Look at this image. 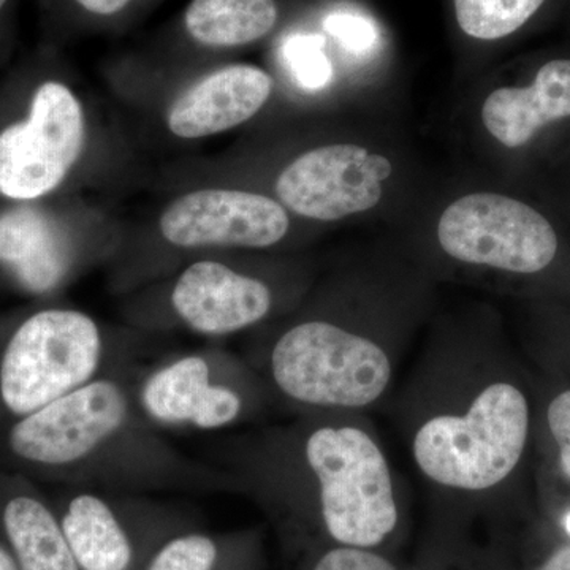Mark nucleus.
<instances>
[{
	"label": "nucleus",
	"instance_id": "17",
	"mask_svg": "<svg viewBox=\"0 0 570 570\" xmlns=\"http://www.w3.org/2000/svg\"><path fill=\"white\" fill-rule=\"evenodd\" d=\"M277 22L276 0H193L184 13L190 39L209 48L245 47Z\"/></svg>",
	"mask_w": 570,
	"mask_h": 570
},
{
	"label": "nucleus",
	"instance_id": "24",
	"mask_svg": "<svg viewBox=\"0 0 570 570\" xmlns=\"http://www.w3.org/2000/svg\"><path fill=\"white\" fill-rule=\"evenodd\" d=\"M134 0H71L77 9L85 11L89 17L112 18L121 13Z\"/></svg>",
	"mask_w": 570,
	"mask_h": 570
},
{
	"label": "nucleus",
	"instance_id": "11",
	"mask_svg": "<svg viewBox=\"0 0 570 570\" xmlns=\"http://www.w3.org/2000/svg\"><path fill=\"white\" fill-rule=\"evenodd\" d=\"M171 306L179 321L198 335L228 336L265 321L273 309V292L258 277L220 262L200 261L179 275Z\"/></svg>",
	"mask_w": 570,
	"mask_h": 570
},
{
	"label": "nucleus",
	"instance_id": "6",
	"mask_svg": "<svg viewBox=\"0 0 570 570\" xmlns=\"http://www.w3.org/2000/svg\"><path fill=\"white\" fill-rule=\"evenodd\" d=\"M269 395L255 371L189 354L154 370L137 387L138 404L156 426L220 430L254 414Z\"/></svg>",
	"mask_w": 570,
	"mask_h": 570
},
{
	"label": "nucleus",
	"instance_id": "5",
	"mask_svg": "<svg viewBox=\"0 0 570 570\" xmlns=\"http://www.w3.org/2000/svg\"><path fill=\"white\" fill-rule=\"evenodd\" d=\"M442 253L460 264L513 275H535L553 264L558 236L531 206L505 195H466L442 213Z\"/></svg>",
	"mask_w": 570,
	"mask_h": 570
},
{
	"label": "nucleus",
	"instance_id": "2",
	"mask_svg": "<svg viewBox=\"0 0 570 570\" xmlns=\"http://www.w3.org/2000/svg\"><path fill=\"white\" fill-rule=\"evenodd\" d=\"M485 340H441L420 354L393 400L409 459L433 498V519L485 524L523 461L531 404Z\"/></svg>",
	"mask_w": 570,
	"mask_h": 570
},
{
	"label": "nucleus",
	"instance_id": "9",
	"mask_svg": "<svg viewBox=\"0 0 570 570\" xmlns=\"http://www.w3.org/2000/svg\"><path fill=\"white\" fill-rule=\"evenodd\" d=\"M58 517L81 570H145L154 551L189 524L164 513L115 504L94 491H78Z\"/></svg>",
	"mask_w": 570,
	"mask_h": 570
},
{
	"label": "nucleus",
	"instance_id": "13",
	"mask_svg": "<svg viewBox=\"0 0 570 570\" xmlns=\"http://www.w3.org/2000/svg\"><path fill=\"white\" fill-rule=\"evenodd\" d=\"M570 118V59L547 62L528 88H501L482 108L487 130L508 148H520L543 126Z\"/></svg>",
	"mask_w": 570,
	"mask_h": 570
},
{
	"label": "nucleus",
	"instance_id": "27",
	"mask_svg": "<svg viewBox=\"0 0 570 570\" xmlns=\"http://www.w3.org/2000/svg\"><path fill=\"white\" fill-rule=\"evenodd\" d=\"M562 524H564V530L570 535V510L566 513L564 520H562Z\"/></svg>",
	"mask_w": 570,
	"mask_h": 570
},
{
	"label": "nucleus",
	"instance_id": "16",
	"mask_svg": "<svg viewBox=\"0 0 570 570\" xmlns=\"http://www.w3.org/2000/svg\"><path fill=\"white\" fill-rule=\"evenodd\" d=\"M2 527L20 570H81L58 517L31 494H14L2 510Z\"/></svg>",
	"mask_w": 570,
	"mask_h": 570
},
{
	"label": "nucleus",
	"instance_id": "8",
	"mask_svg": "<svg viewBox=\"0 0 570 570\" xmlns=\"http://www.w3.org/2000/svg\"><path fill=\"white\" fill-rule=\"evenodd\" d=\"M392 171L387 157L363 146H322L288 165L276 190L292 212L328 223L374 208Z\"/></svg>",
	"mask_w": 570,
	"mask_h": 570
},
{
	"label": "nucleus",
	"instance_id": "22",
	"mask_svg": "<svg viewBox=\"0 0 570 570\" xmlns=\"http://www.w3.org/2000/svg\"><path fill=\"white\" fill-rule=\"evenodd\" d=\"M325 32L352 55H367L379 43L376 24L363 14L335 11L324 20Z\"/></svg>",
	"mask_w": 570,
	"mask_h": 570
},
{
	"label": "nucleus",
	"instance_id": "20",
	"mask_svg": "<svg viewBox=\"0 0 570 570\" xmlns=\"http://www.w3.org/2000/svg\"><path fill=\"white\" fill-rule=\"evenodd\" d=\"M281 58L292 77L307 91H321L333 78V67L325 52V37L296 32L285 37Z\"/></svg>",
	"mask_w": 570,
	"mask_h": 570
},
{
	"label": "nucleus",
	"instance_id": "12",
	"mask_svg": "<svg viewBox=\"0 0 570 570\" xmlns=\"http://www.w3.org/2000/svg\"><path fill=\"white\" fill-rule=\"evenodd\" d=\"M273 80L246 63L224 67L184 92L168 115L176 137L202 138L249 121L269 99Z\"/></svg>",
	"mask_w": 570,
	"mask_h": 570
},
{
	"label": "nucleus",
	"instance_id": "10",
	"mask_svg": "<svg viewBox=\"0 0 570 570\" xmlns=\"http://www.w3.org/2000/svg\"><path fill=\"white\" fill-rule=\"evenodd\" d=\"M283 206L265 195L205 189L183 195L160 217V234L178 247L275 246L288 232Z\"/></svg>",
	"mask_w": 570,
	"mask_h": 570
},
{
	"label": "nucleus",
	"instance_id": "18",
	"mask_svg": "<svg viewBox=\"0 0 570 570\" xmlns=\"http://www.w3.org/2000/svg\"><path fill=\"white\" fill-rule=\"evenodd\" d=\"M407 570H512L497 543L485 540L478 524L431 519Z\"/></svg>",
	"mask_w": 570,
	"mask_h": 570
},
{
	"label": "nucleus",
	"instance_id": "14",
	"mask_svg": "<svg viewBox=\"0 0 570 570\" xmlns=\"http://www.w3.org/2000/svg\"><path fill=\"white\" fill-rule=\"evenodd\" d=\"M0 264L33 294L61 284L71 266L69 239L52 217L18 206L0 217Z\"/></svg>",
	"mask_w": 570,
	"mask_h": 570
},
{
	"label": "nucleus",
	"instance_id": "15",
	"mask_svg": "<svg viewBox=\"0 0 570 570\" xmlns=\"http://www.w3.org/2000/svg\"><path fill=\"white\" fill-rule=\"evenodd\" d=\"M145 570H264L262 532L212 534L187 527L154 551Z\"/></svg>",
	"mask_w": 570,
	"mask_h": 570
},
{
	"label": "nucleus",
	"instance_id": "23",
	"mask_svg": "<svg viewBox=\"0 0 570 570\" xmlns=\"http://www.w3.org/2000/svg\"><path fill=\"white\" fill-rule=\"evenodd\" d=\"M547 430L557 449L558 466L570 482V389L551 397L546 411Z\"/></svg>",
	"mask_w": 570,
	"mask_h": 570
},
{
	"label": "nucleus",
	"instance_id": "7",
	"mask_svg": "<svg viewBox=\"0 0 570 570\" xmlns=\"http://www.w3.org/2000/svg\"><path fill=\"white\" fill-rule=\"evenodd\" d=\"M85 142L81 105L66 85L48 81L28 121L0 134V194L33 200L51 193L77 163Z\"/></svg>",
	"mask_w": 570,
	"mask_h": 570
},
{
	"label": "nucleus",
	"instance_id": "1",
	"mask_svg": "<svg viewBox=\"0 0 570 570\" xmlns=\"http://www.w3.org/2000/svg\"><path fill=\"white\" fill-rule=\"evenodd\" d=\"M232 490L264 510L292 560L352 547L395 553L411 517L403 482L366 414H306L239 439Z\"/></svg>",
	"mask_w": 570,
	"mask_h": 570
},
{
	"label": "nucleus",
	"instance_id": "19",
	"mask_svg": "<svg viewBox=\"0 0 570 570\" xmlns=\"http://www.w3.org/2000/svg\"><path fill=\"white\" fill-rule=\"evenodd\" d=\"M546 0H453L456 21L466 36L499 40L519 31Z\"/></svg>",
	"mask_w": 570,
	"mask_h": 570
},
{
	"label": "nucleus",
	"instance_id": "4",
	"mask_svg": "<svg viewBox=\"0 0 570 570\" xmlns=\"http://www.w3.org/2000/svg\"><path fill=\"white\" fill-rule=\"evenodd\" d=\"M102 330L88 314L45 309L26 318L0 356V403L20 420L108 373Z\"/></svg>",
	"mask_w": 570,
	"mask_h": 570
},
{
	"label": "nucleus",
	"instance_id": "28",
	"mask_svg": "<svg viewBox=\"0 0 570 570\" xmlns=\"http://www.w3.org/2000/svg\"><path fill=\"white\" fill-rule=\"evenodd\" d=\"M10 0H0V14L3 13V10H6V7L9 6Z\"/></svg>",
	"mask_w": 570,
	"mask_h": 570
},
{
	"label": "nucleus",
	"instance_id": "25",
	"mask_svg": "<svg viewBox=\"0 0 570 570\" xmlns=\"http://www.w3.org/2000/svg\"><path fill=\"white\" fill-rule=\"evenodd\" d=\"M532 570H570V543L554 547Z\"/></svg>",
	"mask_w": 570,
	"mask_h": 570
},
{
	"label": "nucleus",
	"instance_id": "3",
	"mask_svg": "<svg viewBox=\"0 0 570 570\" xmlns=\"http://www.w3.org/2000/svg\"><path fill=\"white\" fill-rule=\"evenodd\" d=\"M137 389L108 371L11 425L7 448L32 468L61 472L85 487L154 490L230 489L227 474L202 471L157 436Z\"/></svg>",
	"mask_w": 570,
	"mask_h": 570
},
{
	"label": "nucleus",
	"instance_id": "26",
	"mask_svg": "<svg viewBox=\"0 0 570 570\" xmlns=\"http://www.w3.org/2000/svg\"><path fill=\"white\" fill-rule=\"evenodd\" d=\"M0 570H20L13 553L3 546H0Z\"/></svg>",
	"mask_w": 570,
	"mask_h": 570
},
{
	"label": "nucleus",
	"instance_id": "21",
	"mask_svg": "<svg viewBox=\"0 0 570 570\" xmlns=\"http://www.w3.org/2000/svg\"><path fill=\"white\" fill-rule=\"evenodd\" d=\"M292 570H407V562L385 551L328 547L296 558Z\"/></svg>",
	"mask_w": 570,
	"mask_h": 570
}]
</instances>
